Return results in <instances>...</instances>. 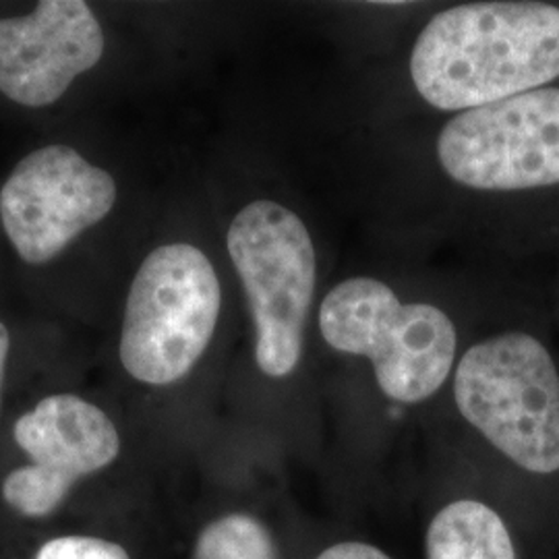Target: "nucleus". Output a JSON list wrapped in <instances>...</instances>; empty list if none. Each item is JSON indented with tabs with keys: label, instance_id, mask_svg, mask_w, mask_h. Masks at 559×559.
<instances>
[{
	"label": "nucleus",
	"instance_id": "4",
	"mask_svg": "<svg viewBox=\"0 0 559 559\" xmlns=\"http://www.w3.org/2000/svg\"><path fill=\"white\" fill-rule=\"evenodd\" d=\"M221 280L189 242L154 249L138 270L124 307L119 357L131 380L166 388L205 355L221 318Z\"/></svg>",
	"mask_w": 559,
	"mask_h": 559
},
{
	"label": "nucleus",
	"instance_id": "13",
	"mask_svg": "<svg viewBox=\"0 0 559 559\" xmlns=\"http://www.w3.org/2000/svg\"><path fill=\"white\" fill-rule=\"evenodd\" d=\"M302 559H396L388 549L378 543L357 537L342 535L328 540H313L309 537Z\"/></svg>",
	"mask_w": 559,
	"mask_h": 559
},
{
	"label": "nucleus",
	"instance_id": "15",
	"mask_svg": "<svg viewBox=\"0 0 559 559\" xmlns=\"http://www.w3.org/2000/svg\"><path fill=\"white\" fill-rule=\"evenodd\" d=\"M554 559H559V556H556V558H554Z\"/></svg>",
	"mask_w": 559,
	"mask_h": 559
},
{
	"label": "nucleus",
	"instance_id": "14",
	"mask_svg": "<svg viewBox=\"0 0 559 559\" xmlns=\"http://www.w3.org/2000/svg\"><path fill=\"white\" fill-rule=\"evenodd\" d=\"M11 350V336L4 323L0 321V406H2V388H4V373H7V360Z\"/></svg>",
	"mask_w": 559,
	"mask_h": 559
},
{
	"label": "nucleus",
	"instance_id": "9",
	"mask_svg": "<svg viewBox=\"0 0 559 559\" xmlns=\"http://www.w3.org/2000/svg\"><path fill=\"white\" fill-rule=\"evenodd\" d=\"M104 55L100 21L83 0H41L25 17L0 20V92L27 108L59 100Z\"/></svg>",
	"mask_w": 559,
	"mask_h": 559
},
{
	"label": "nucleus",
	"instance_id": "8",
	"mask_svg": "<svg viewBox=\"0 0 559 559\" xmlns=\"http://www.w3.org/2000/svg\"><path fill=\"white\" fill-rule=\"evenodd\" d=\"M117 201V182L69 145L52 143L15 166L0 189V221L20 258L46 263L104 221Z\"/></svg>",
	"mask_w": 559,
	"mask_h": 559
},
{
	"label": "nucleus",
	"instance_id": "7",
	"mask_svg": "<svg viewBox=\"0 0 559 559\" xmlns=\"http://www.w3.org/2000/svg\"><path fill=\"white\" fill-rule=\"evenodd\" d=\"M448 179L498 195L559 193V83L459 112L436 143Z\"/></svg>",
	"mask_w": 559,
	"mask_h": 559
},
{
	"label": "nucleus",
	"instance_id": "2",
	"mask_svg": "<svg viewBox=\"0 0 559 559\" xmlns=\"http://www.w3.org/2000/svg\"><path fill=\"white\" fill-rule=\"evenodd\" d=\"M411 80L443 112L559 83V4L493 0L443 9L415 40Z\"/></svg>",
	"mask_w": 559,
	"mask_h": 559
},
{
	"label": "nucleus",
	"instance_id": "12",
	"mask_svg": "<svg viewBox=\"0 0 559 559\" xmlns=\"http://www.w3.org/2000/svg\"><path fill=\"white\" fill-rule=\"evenodd\" d=\"M423 559H539V554L508 503L479 483L429 506Z\"/></svg>",
	"mask_w": 559,
	"mask_h": 559
},
{
	"label": "nucleus",
	"instance_id": "5",
	"mask_svg": "<svg viewBox=\"0 0 559 559\" xmlns=\"http://www.w3.org/2000/svg\"><path fill=\"white\" fill-rule=\"evenodd\" d=\"M226 247L255 323V365L267 380L297 373L316 297L318 255L299 214L278 201L247 203Z\"/></svg>",
	"mask_w": 559,
	"mask_h": 559
},
{
	"label": "nucleus",
	"instance_id": "6",
	"mask_svg": "<svg viewBox=\"0 0 559 559\" xmlns=\"http://www.w3.org/2000/svg\"><path fill=\"white\" fill-rule=\"evenodd\" d=\"M25 462L0 479V508L21 526H41L71 512L85 480L120 456L119 429L110 415L73 392L38 400L13 425Z\"/></svg>",
	"mask_w": 559,
	"mask_h": 559
},
{
	"label": "nucleus",
	"instance_id": "10",
	"mask_svg": "<svg viewBox=\"0 0 559 559\" xmlns=\"http://www.w3.org/2000/svg\"><path fill=\"white\" fill-rule=\"evenodd\" d=\"M185 524L180 559H302L311 537L299 510L272 498L195 506Z\"/></svg>",
	"mask_w": 559,
	"mask_h": 559
},
{
	"label": "nucleus",
	"instance_id": "1",
	"mask_svg": "<svg viewBox=\"0 0 559 559\" xmlns=\"http://www.w3.org/2000/svg\"><path fill=\"white\" fill-rule=\"evenodd\" d=\"M460 419L496 462L487 483L539 559L559 556V362L539 334L503 330L466 348L452 373Z\"/></svg>",
	"mask_w": 559,
	"mask_h": 559
},
{
	"label": "nucleus",
	"instance_id": "3",
	"mask_svg": "<svg viewBox=\"0 0 559 559\" xmlns=\"http://www.w3.org/2000/svg\"><path fill=\"white\" fill-rule=\"evenodd\" d=\"M320 332L336 353L369 360L381 396L402 406L438 396L456 367L450 316L429 302H402L371 276L342 280L323 297Z\"/></svg>",
	"mask_w": 559,
	"mask_h": 559
},
{
	"label": "nucleus",
	"instance_id": "11",
	"mask_svg": "<svg viewBox=\"0 0 559 559\" xmlns=\"http://www.w3.org/2000/svg\"><path fill=\"white\" fill-rule=\"evenodd\" d=\"M175 526L152 506H129L112 520L108 512L64 514L34 526L20 559H180Z\"/></svg>",
	"mask_w": 559,
	"mask_h": 559
}]
</instances>
